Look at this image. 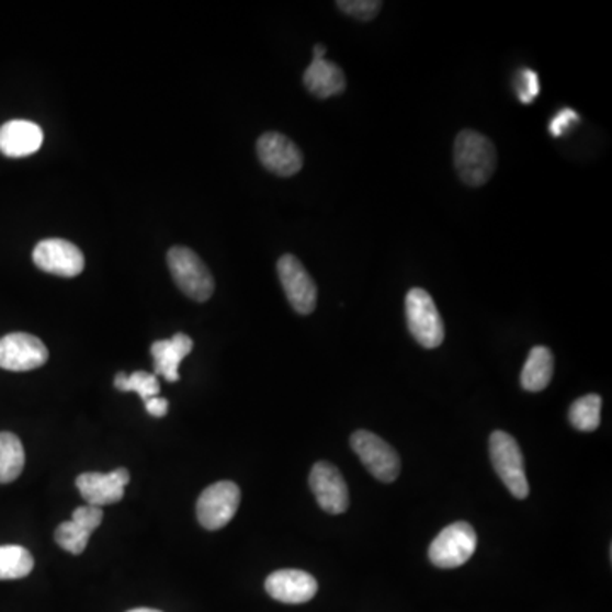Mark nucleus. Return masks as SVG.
Wrapping results in <instances>:
<instances>
[{"label": "nucleus", "instance_id": "obj_3", "mask_svg": "<svg viewBox=\"0 0 612 612\" xmlns=\"http://www.w3.org/2000/svg\"><path fill=\"white\" fill-rule=\"evenodd\" d=\"M407 326L422 348L435 349L444 342V321L434 299L422 287H413L405 298Z\"/></svg>", "mask_w": 612, "mask_h": 612}, {"label": "nucleus", "instance_id": "obj_18", "mask_svg": "<svg viewBox=\"0 0 612 612\" xmlns=\"http://www.w3.org/2000/svg\"><path fill=\"white\" fill-rule=\"evenodd\" d=\"M193 351V340L185 333H175L170 340H157L151 344V355L156 361V373L167 382L179 379V364Z\"/></svg>", "mask_w": 612, "mask_h": 612}, {"label": "nucleus", "instance_id": "obj_23", "mask_svg": "<svg viewBox=\"0 0 612 612\" xmlns=\"http://www.w3.org/2000/svg\"><path fill=\"white\" fill-rule=\"evenodd\" d=\"M114 386L120 392H135V394L140 395L144 401L160 395L159 379H157L156 374L147 373V371H135L129 376L120 373L114 378Z\"/></svg>", "mask_w": 612, "mask_h": 612}, {"label": "nucleus", "instance_id": "obj_15", "mask_svg": "<svg viewBox=\"0 0 612 612\" xmlns=\"http://www.w3.org/2000/svg\"><path fill=\"white\" fill-rule=\"evenodd\" d=\"M265 592L284 604H305L315 598L318 583L303 570H277L265 578Z\"/></svg>", "mask_w": 612, "mask_h": 612}, {"label": "nucleus", "instance_id": "obj_17", "mask_svg": "<svg viewBox=\"0 0 612 612\" xmlns=\"http://www.w3.org/2000/svg\"><path fill=\"white\" fill-rule=\"evenodd\" d=\"M42 144L43 132L36 123L15 120L0 128V151L11 159L33 156Z\"/></svg>", "mask_w": 612, "mask_h": 612}, {"label": "nucleus", "instance_id": "obj_10", "mask_svg": "<svg viewBox=\"0 0 612 612\" xmlns=\"http://www.w3.org/2000/svg\"><path fill=\"white\" fill-rule=\"evenodd\" d=\"M33 261L42 271L60 277L79 276L86 265L79 247L64 238H48L39 242L34 249Z\"/></svg>", "mask_w": 612, "mask_h": 612}, {"label": "nucleus", "instance_id": "obj_6", "mask_svg": "<svg viewBox=\"0 0 612 612\" xmlns=\"http://www.w3.org/2000/svg\"><path fill=\"white\" fill-rule=\"evenodd\" d=\"M351 446L374 478L383 484L397 480L400 475V456L379 435L370 431H355L351 435Z\"/></svg>", "mask_w": 612, "mask_h": 612}, {"label": "nucleus", "instance_id": "obj_19", "mask_svg": "<svg viewBox=\"0 0 612 612\" xmlns=\"http://www.w3.org/2000/svg\"><path fill=\"white\" fill-rule=\"evenodd\" d=\"M553 370H555V361H553V354L548 348L536 345L531 349L524 367H522V388L528 389L531 394H537V392L548 388L553 378Z\"/></svg>", "mask_w": 612, "mask_h": 612}, {"label": "nucleus", "instance_id": "obj_16", "mask_svg": "<svg viewBox=\"0 0 612 612\" xmlns=\"http://www.w3.org/2000/svg\"><path fill=\"white\" fill-rule=\"evenodd\" d=\"M306 89L318 99H329L345 91V76L342 68L326 60V46H315L314 60L303 76Z\"/></svg>", "mask_w": 612, "mask_h": 612}, {"label": "nucleus", "instance_id": "obj_28", "mask_svg": "<svg viewBox=\"0 0 612 612\" xmlns=\"http://www.w3.org/2000/svg\"><path fill=\"white\" fill-rule=\"evenodd\" d=\"M128 612H162V611H159V609L138 608V609H132V611Z\"/></svg>", "mask_w": 612, "mask_h": 612}, {"label": "nucleus", "instance_id": "obj_8", "mask_svg": "<svg viewBox=\"0 0 612 612\" xmlns=\"http://www.w3.org/2000/svg\"><path fill=\"white\" fill-rule=\"evenodd\" d=\"M277 274L293 310L298 311L299 315H310L317 306L318 292L317 284L311 280L305 265L292 253H286L277 262Z\"/></svg>", "mask_w": 612, "mask_h": 612}, {"label": "nucleus", "instance_id": "obj_25", "mask_svg": "<svg viewBox=\"0 0 612 612\" xmlns=\"http://www.w3.org/2000/svg\"><path fill=\"white\" fill-rule=\"evenodd\" d=\"M515 89H518L519 99H521L524 104H530L540 94V79H537L536 73L533 70H522L519 73L518 82H515Z\"/></svg>", "mask_w": 612, "mask_h": 612}, {"label": "nucleus", "instance_id": "obj_24", "mask_svg": "<svg viewBox=\"0 0 612 612\" xmlns=\"http://www.w3.org/2000/svg\"><path fill=\"white\" fill-rule=\"evenodd\" d=\"M337 8L355 20L371 21L382 11L383 4L379 0H339Z\"/></svg>", "mask_w": 612, "mask_h": 612}, {"label": "nucleus", "instance_id": "obj_13", "mask_svg": "<svg viewBox=\"0 0 612 612\" xmlns=\"http://www.w3.org/2000/svg\"><path fill=\"white\" fill-rule=\"evenodd\" d=\"M129 484V473L126 468H117L106 473H82L77 476L76 485L80 496L88 506L102 507L120 502Z\"/></svg>", "mask_w": 612, "mask_h": 612}, {"label": "nucleus", "instance_id": "obj_1", "mask_svg": "<svg viewBox=\"0 0 612 612\" xmlns=\"http://www.w3.org/2000/svg\"><path fill=\"white\" fill-rule=\"evenodd\" d=\"M454 167L465 184L480 188L496 172V147L481 133L463 129L454 141Z\"/></svg>", "mask_w": 612, "mask_h": 612}, {"label": "nucleus", "instance_id": "obj_14", "mask_svg": "<svg viewBox=\"0 0 612 612\" xmlns=\"http://www.w3.org/2000/svg\"><path fill=\"white\" fill-rule=\"evenodd\" d=\"M102 518L104 514L101 507L88 506V503L77 507L72 519L58 525L55 541L65 552L80 555L88 548L89 537L101 525Z\"/></svg>", "mask_w": 612, "mask_h": 612}, {"label": "nucleus", "instance_id": "obj_26", "mask_svg": "<svg viewBox=\"0 0 612 612\" xmlns=\"http://www.w3.org/2000/svg\"><path fill=\"white\" fill-rule=\"evenodd\" d=\"M578 122V114L571 110H562L555 117H553L552 123H549V133L553 136H562L568 128H570L571 123Z\"/></svg>", "mask_w": 612, "mask_h": 612}, {"label": "nucleus", "instance_id": "obj_2", "mask_svg": "<svg viewBox=\"0 0 612 612\" xmlns=\"http://www.w3.org/2000/svg\"><path fill=\"white\" fill-rule=\"evenodd\" d=\"M167 264L175 284L194 302H208L215 293V280L200 256L188 247H172L167 253Z\"/></svg>", "mask_w": 612, "mask_h": 612}, {"label": "nucleus", "instance_id": "obj_4", "mask_svg": "<svg viewBox=\"0 0 612 612\" xmlns=\"http://www.w3.org/2000/svg\"><path fill=\"white\" fill-rule=\"evenodd\" d=\"M490 460L500 480L515 499L522 500L530 496L524 456L512 435L503 431H496L490 435Z\"/></svg>", "mask_w": 612, "mask_h": 612}, {"label": "nucleus", "instance_id": "obj_22", "mask_svg": "<svg viewBox=\"0 0 612 612\" xmlns=\"http://www.w3.org/2000/svg\"><path fill=\"white\" fill-rule=\"evenodd\" d=\"M602 398L590 394L574 401L568 412L571 426L577 431L593 432L601 426Z\"/></svg>", "mask_w": 612, "mask_h": 612}, {"label": "nucleus", "instance_id": "obj_21", "mask_svg": "<svg viewBox=\"0 0 612 612\" xmlns=\"http://www.w3.org/2000/svg\"><path fill=\"white\" fill-rule=\"evenodd\" d=\"M34 559L31 553L18 544L0 546V580H18L33 571Z\"/></svg>", "mask_w": 612, "mask_h": 612}, {"label": "nucleus", "instance_id": "obj_9", "mask_svg": "<svg viewBox=\"0 0 612 612\" xmlns=\"http://www.w3.org/2000/svg\"><path fill=\"white\" fill-rule=\"evenodd\" d=\"M48 361V349L38 337L31 333L14 332L0 339V367L2 370H36Z\"/></svg>", "mask_w": 612, "mask_h": 612}, {"label": "nucleus", "instance_id": "obj_7", "mask_svg": "<svg viewBox=\"0 0 612 612\" xmlns=\"http://www.w3.org/2000/svg\"><path fill=\"white\" fill-rule=\"evenodd\" d=\"M238 506H240V488L234 481L209 485L197 499V521L204 530H222L235 518Z\"/></svg>", "mask_w": 612, "mask_h": 612}, {"label": "nucleus", "instance_id": "obj_20", "mask_svg": "<svg viewBox=\"0 0 612 612\" xmlns=\"http://www.w3.org/2000/svg\"><path fill=\"white\" fill-rule=\"evenodd\" d=\"M26 454L23 442L12 432H0V484L18 480L24 469Z\"/></svg>", "mask_w": 612, "mask_h": 612}, {"label": "nucleus", "instance_id": "obj_11", "mask_svg": "<svg viewBox=\"0 0 612 612\" xmlns=\"http://www.w3.org/2000/svg\"><path fill=\"white\" fill-rule=\"evenodd\" d=\"M258 156L265 169L281 178L298 174L303 167L302 150L281 133H264L258 140Z\"/></svg>", "mask_w": 612, "mask_h": 612}, {"label": "nucleus", "instance_id": "obj_12", "mask_svg": "<svg viewBox=\"0 0 612 612\" xmlns=\"http://www.w3.org/2000/svg\"><path fill=\"white\" fill-rule=\"evenodd\" d=\"M310 488L318 506L326 510L327 514L339 515L348 510V484L339 469L330 463L318 462L311 468Z\"/></svg>", "mask_w": 612, "mask_h": 612}, {"label": "nucleus", "instance_id": "obj_5", "mask_svg": "<svg viewBox=\"0 0 612 612\" xmlns=\"http://www.w3.org/2000/svg\"><path fill=\"white\" fill-rule=\"evenodd\" d=\"M478 546V537L468 522H454L435 536L429 546V559L438 568L465 565Z\"/></svg>", "mask_w": 612, "mask_h": 612}, {"label": "nucleus", "instance_id": "obj_27", "mask_svg": "<svg viewBox=\"0 0 612 612\" xmlns=\"http://www.w3.org/2000/svg\"><path fill=\"white\" fill-rule=\"evenodd\" d=\"M145 408H147V412L150 413L151 417H160L166 416L167 410H169V401L166 398L154 397L150 400L145 401Z\"/></svg>", "mask_w": 612, "mask_h": 612}]
</instances>
